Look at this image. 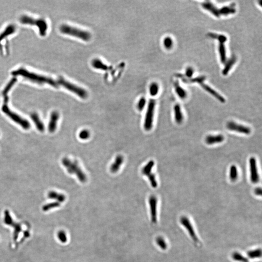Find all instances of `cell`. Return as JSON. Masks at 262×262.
<instances>
[{"label":"cell","mask_w":262,"mask_h":262,"mask_svg":"<svg viewBox=\"0 0 262 262\" xmlns=\"http://www.w3.org/2000/svg\"><path fill=\"white\" fill-rule=\"evenodd\" d=\"M58 237L59 240L62 243H66L67 241L66 234L64 231H60L58 232Z\"/></svg>","instance_id":"obj_40"},{"label":"cell","mask_w":262,"mask_h":262,"mask_svg":"<svg viewBox=\"0 0 262 262\" xmlns=\"http://www.w3.org/2000/svg\"><path fill=\"white\" fill-rule=\"evenodd\" d=\"M163 44L166 49H170L173 45V41L170 37H166L164 39Z\"/></svg>","instance_id":"obj_37"},{"label":"cell","mask_w":262,"mask_h":262,"mask_svg":"<svg viewBox=\"0 0 262 262\" xmlns=\"http://www.w3.org/2000/svg\"><path fill=\"white\" fill-rule=\"evenodd\" d=\"M208 35L210 38H213L214 39H217L219 41V43H225V42L227 41V38L223 35H219V34L214 33H209Z\"/></svg>","instance_id":"obj_30"},{"label":"cell","mask_w":262,"mask_h":262,"mask_svg":"<svg viewBox=\"0 0 262 262\" xmlns=\"http://www.w3.org/2000/svg\"><path fill=\"white\" fill-rule=\"evenodd\" d=\"M146 103V100L144 98H141L138 103L137 108L139 111H141L143 110Z\"/></svg>","instance_id":"obj_39"},{"label":"cell","mask_w":262,"mask_h":262,"mask_svg":"<svg viewBox=\"0 0 262 262\" xmlns=\"http://www.w3.org/2000/svg\"><path fill=\"white\" fill-rule=\"evenodd\" d=\"M194 73L193 69L191 67H188L187 68L185 72V76H187V78H191Z\"/></svg>","instance_id":"obj_41"},{"label":"cell","mask_w":262,"mask_h":262,"mask_svg":"<svg viewBox=\"0 0 262 262\" xmlns=\"http://www.w3.org/2000/svg\"><path fill=\"white\" fill-rule=\"evenodd\" d=\"M90 137V132L88 130L84 129L80 131L79 134V137L83 140H86Z\"/></svg>","instance_id":"obj_35"},{"label":"cell","mask_w":262,"mask_h":262,"mask_svg":"<svg viewBox=\"0 0 262 262\" xmlns=\"http://www.w3.org/2000/svg\"><path fill=\"white\" fill-rule=\"evenodd\" d=\"M180 223L184 226L187 231L191 239L193 240L195 244H198L199 242V238L198 237L196 232L195 231L193 226L192 225L190 220L187 216H181L180 219Z\"/></svg>","instance_id":"obj_9"},{"label":"cell","mask_w":262,"mask_h":262,"mask_svg":"<svg viewBox=\"0 0 262 262\" xmlns=\"http://www.w3.org/2000/svg\"><path fill=\"white\" fill-rule=\"evenodd\" d=\"M247 254L250 259L261 258L262 256V250L261 249H257L251 250L248 252Z\"/></svg>","instance_id":"obj_28"},{"label":"cell","mask_w":262,"mask_h":262,"mask_svg":"<svg viewBox=\"0 0 262 262\" xmlns=\"http://www.w3.org/2000/svg\"><path fill=\"white\" fill-rule=\"evenodd\" d=\"M232 258L235 261L239 262H249L247 258L244 256L240 253L234 252L232 254Z\"/></svg>","instance_id":"obj_32"},{"label":"cell","mask_w":262,"mask_h":262,"mask_svg":"<svg viewBox=\"0 0 262 262\" xmlns=\"http://www.w3.org/2000/svg\"><path fill=\"white\" fill-rule=\"evenodd\" d=\"M154 164V161L150 160L142 169L141 172L144 175L146 176L148 178L151 187L156 188L158 186V183L156 179V175L152 172Z\"/></svg>","instance_id":"obj_8"},{"label":"cell","mask_w":262,"mask_h":262,"mask_svg":"<svg viewBox=\"0 0 262 262\" xmlns=\"http://www.w3.org/2000/svg\"><path fill=\"white\" fill-rule=\"evenodd\" d=\"M48 197L50 199L56 200L58 203H63L66 200V196L64 195L53 191L48 193Z\"/></svg>","instance_id":"obj_23"},{"label":"cell","mask_w":262,"mask_h":262,"mask_svg":"<svg viewBox=\"0 0 262 262\" xmlns=\"http://www.w3.org/2000/svg\"><path fill=\"white\" fill-rule=\"evenodd\" d=\"M4 222L7 225L12 226L14 228V239L16 240L18 238L20 232H21V227L20 226L18 225L17 223H16L13 221L12 219L11 218V216L9 214V213L7 210L5 211L4 212Z\"/></svg>","instance_id":"obj_12"},{"label":"cell","mask_w":262,"mask_h":262,"mask_svg":"<svg viewBox=\"0 0 262 262\" xmlns=\"http://www.w3.org/2000/svg\"><path fill=\"white\" fill-rule=\"evenodd\" d=\"M174 87L176 93L179 98L182 99H185L187 96V92L183 88L180 86L178 81L175 82Z\"/></svg>","instance_id":"obj_25"},{"label":"cell","mask_w":262,"mask_h":262,"mask_svg":"<svg viewBox=\"0 0 262 262\" xmlns=\"http://www.w3.org/2000/svg\"><path fill=\"white\" fill-rule=\"evenodd\" d=\"M57 83L58 85L59 84L69 91L77 95V96L82 99H85L88 98V92L85 89L67 81L63 77H60L57 81Z\"/></svg>","instance_id":"obj_5"},{"label":"cell","mask_w":262,"mask_h":262,"mask_svg":"<svg viewBox=\"0 0 262 262\" xmlns=\"http://www.w3.org/2000/svg\"><path fill=\"white\" fill-rule=\"evenodd\" d=\"M174 118L176 122L179 124H181L184 120V117L182 115L181 107L179 106V104H176L174 106Z\"/></svg>","instance_id":"obj_22"},{"label":"cell","mask_w":262,"mask_h":262,"mask_svg":"<svg viewBox=\"0 0 262 262\" xmlns=\"http://www.w3.org/2000/svg\"><path fill=\"white\" fill-rule=\"evenodd\" d=\"M200 86L205 90L207 92H208L209 93L212 95L214 97L216 98L217 100H219L220 103H225V99L221 95H220L218 93V92L214 90L213 88L207 85L206 84H204L203 83H200Z\"/></svg>","instance_id":"obj_18"},{"label":"cell","mask_w":262,"mask_h":262,"mask_svg":"<svg viewBox=\"0 0 262 262\" xmlns=\"http://www.w3.org/2000/svg\"><path fill=\"white\" fill-rule=\"evenodd\" d=\"M4 98V103L2 107V111L3 112L6 114L9 118H10L13 122L20 126L22 128L25 130L29 129L31 126L29 122L24 118H22V117H20L17 114L11 111L7 106L8 98L7 96Z\"/></svg>","instance_id":"obj_3"},{"label":"cell","mask_w":262,"mask_h":262,"mask_svg":"<svg viewBox=\"0 0 262 262\" xmlns=\"http://www.w3.org/2000/svg\"><path fill=\"white\" fill-rule=\"evenodd\" d=\"M149 90H150V93L151 95L152 96H156L158 94V91H159V86L156 83H153L150 85Z\"/></svg>","instance_id":"obj_34"},{"label":"cell","mask_w":262,"mask_h":262,"mask_svg":"<svg viewBox=\"0 0 262 262\" xmlns=\"http://www.w3.org/2000/svg\"><path fill=\"white\" fill-rule=\"evenodd\" d=\"M236 61H237L236 57L235 56H232L230 59L226 62L225 67L222 70V75H227L228 74L229 72H230L232 66L235 64Z\"/></svg>","instance_id":"obj_24"},{"label":"cell","mask_w":262,"mask_h":262,"mask_svg":"<svg viewBox=\"0 0 262 262\" xmlns=\"http://www.w3.org/2000/svg\"><path fill=\"white\" fill-rule=\"evenodd\" d=\"M16 79L14 78L12 80H11V81L10 82L8 83V85H7V87H6V88H4V90H3V92H2L3 95L4 96V97H7V94L8 93V91L10 90L11 88L13 87V85H14V84L16 83Z\"/></svg>","instance_id":"obj_36"},{"label":"cell","mask_w":262,"mask_h":262,"mask_svg":"<svg viewBox=\"0 0 262 262\" xmlns=\"http://www.w3.org/2000/svg\"><path fill=\"white\" fill-rule=\"evenodd\" d=\"M238 170L237 167L235 165H232L231 166L229 171V177L230 180L232 182H235L237 179Z\"/></svg>","instance_id":"obj_27"},{"label":"cell","mask_w":262,"mask_h":262,"mask_svg":"<svg viewBox=\"0 0 262 262\" xmlns=\"http://www.w3.org/2000/svg\"><path fill=\"white\" fill-rule=\"evenodd\" d=\"M224 140V137L222 135H208L205 138L206 143L209 145L220 143Z\"/></svg>","instance_id":"obj_16"},{"label":"cell","mask_w":262,"mask_h":262,"mask_svg":"<svg viewBox=\"0 0 262 262\" xmlns=\"http://www.w3.org/2000/svg\"><path fill=\"white\" fill-rule=\"evenodd\" d=\"M124 162V157L122 155H118L115 158V160L110 168V170L112 173H116L119 172L122 165Z\"/></svg>","instance_id":"obj_17"},{"label":"cell","mask_w":262,"mask_h":262,"mask_svg":"<svg viewBox=\"0 0 262 262\" xmlns=\"http://www.w3.org/2000/svg\"><path fill=\"white\" fill-rule=\"evenodd\" d=\"M157 244L159 247L161 249L163 250H166L168 248V244L166 241L162 237H159L156 239Z\"/></svg>","instance_id":"obj_33"},{"label":"cell","mask_w":262,"mask_h":262,"mask_svg":"<svg viewBox=\"0 0 262 262\" xmlns=\"http://www.w3.org/2000/svg\"><path fill=\"white\" fill-rule=\"evenodd\" d=\"M92 65L94 68L97 69H100L103 70H106L108 69L107 66L105 65L103 63L98 59H96L93 60Z\"/></svg>","instance_id":"obj_29"},{"label":"cell","mask_w":262,"mask_h":262,"mask_svg":"<svg viewBox=\"0 0 262 262\" xmlns=\"http://www.w3.org/2000/svg\"><path fill=\"white\" fill-rule=\"evenodd\" d=\"M149 205L150 207V211L151 215V221L153 223L157 222V203L158 200L155 196H151L149 198Z\"/></svg>","instance_id":"obj_13"},{"label":"cell","mask_w":262,"mask_h":262,"mask_svg":"<svg viewBox=\"0 0 262 262\" xmlns=\"http://www.w3.org/2000/svg\"><path fill=\"white\" fill-rule=\"evenodd\" d=\"M224 44L223 43H219V53L220 60L222 63H225L226 61V51Z\"/></svg>","instance_id":"obj_26"},{"label":"cell","mask_w":262,"mask_h":262,"mask_svg":"<svg viewBox=\"0 0 262 262\" xmlns=\"http://www.w3.org/2000/svg\"><path fill=\"white\" fill-rule=\"evenodd\" d=\"M12 75L14 76H22L25 78L29 79L33 82L38 84H47L54 88H58V83L52 79L45 77L43 76L37 75L35 73L30 72L25 69H18L12 72Z\"/></svg>","instance_id":"obj_1"},{"label":"cell","mask_w":262,"mask_h":262,"mask_svg":"<svg viewBox=\"0 0 262 262\" xmlns=\"http://www.w3.org/2000/svg\"><path fill=\"white\" fill-rule=\"evenodd\" d=\"M176 76H178L180 78H181L183 82L185 83H187V84L188 83L190 84V83H199V84H200V83H203V82L205 81L206 79V77L204 76H199V77H196V78H185L184 77V76L182 75H181V74L176 75Z\"/></svg>","instance_id":"obj_19"},{"label":"cell","mask_w":262,"mask_h":262,"mask_svg":"<svg viewBox=\"0 0 262 262\" xmlns=\"http://www.w3.org/2000/svg\"><path fill=\"white\" fill-rule=\"evenodd\" d=\"M31 118L33 122L35 123L37 129L41 132H43L45 129L44 125L38 114L36 113H33L31 114Z\"/></svg>","instance_id":"obj_20"},{"label":"cell","mask_w":262,"mask_h":262,"mask_svg":"<svg viewBox=\"0 0 262 262\" xmlns=\"http://www.w3.org/2000/svg\"><path fill=\"white\" fill-rule=\"evenodd\" d=\"M254 193H255V195H256L257 196H261V195H262V189H261V188L258 187L256 188V189H255V191H254Z\"/></svg>","instance_id":"obj_42"},{"label":"cell","mask_w":262,"mask_h":262,"mask_svg":"<svg viewBox=\"0 0 262 262\" xmlns=\"http://www.w3.org/2000/svg\"><path fill=\"white\" fill-rule=\"evenodd\" d=\"M62 164L68 173L75 175L79 181L82 183L87 182V175L79 166L78 162L76 160H72L67 157H64L62 160Z\"/></svg>","instance_id":"obj_2"},{"label":"cell","mask_w":262,"mask_h":262,"mask_svg":"<svg viewBox=\"0 0 262 262\" xmlns=\"http://www.w3.org/2000/svg\"><path fill=\"white\" fill-rule=\"evenodd\" d=\"M60 30L63 34L79 38L85 41H89L91 37V34L89 32L69 25H62L60 27Z\"/></svg>","instance_id":"obj_4"},{"label":"cell","mask_w":262,"mask_h":262,"mask_svg":"<svg viewBox=\"0 0 262 262\" xmlns=\"http://www.w3.org/2000/svg\"><path fill=\"white\" fill-rule=\"evenodd\" d=\"M250 181L253 184H257L260 181V176L257 166L256 160L254 157H251L249 159Z\"/></svg>","instance_id":"obj_10"},{"label":"cell","mask_w":262,"mask_h":262,"mask_svg":"<svg viewBox=\"0 0 262 262\" xmlns=\"http://www.w3.org/2000/svg\"><path fill=\"white\" fill-rule=\"evenodd\" d=\"M203 8L212 14L214 16L219 17L220 16L219 10L216 6L209 1H205L202 4Z\"/></svg>","instance_id":"obj_15"},{"label":"cell","mask_w":262,"mask_h":262,"mask_svg":"<svg viewBox=\"0 0 262 262\" xmlns=\"http://www.w3.org/2000/svg\"><path fill=\"white\" fill-rule=\"evenodd\" d=\"M59 119V114L54 111L51 113L50 117V122L48 125V130L51 133L54 132L56 130L57 123Z\"/></svg>","instance_id":"obj_14"},{"label":"cell","mask_w":262,"mask_h":262,"mask_svg":"<svg viewBox=\"0 0 262 262\" xmlns=\"http://www.w3.org/2000/svg\"><path fill=\"white\" fill-rule=\"evenodd\" d=\"M156 105V100L151 99L149 101L144 123V128L146 131H151L153 128Z\"/></svg>","instance_id":"obj_7"},{"label":"cell","mask_w":262,"mask_h":262,"mask_svg":"<svg viewBox=\"0 0 262 262\" xmlns=\"http://www.w3.org/2000/svg\"><path fill=\"white\" fill-rule=\"evenodd\" d=\"M20 21L21 23L25 25H36L39 29V34L41 36H45L47 30V24L46 21L42 19L36 20L30 17L23 16L20 17Z\"/></svg>","instance_id":"obj_6"},{"label":"cell","mask_w":262,"mask_h":262,"mask_svg":"<svg viewBox=\"0 0 262 262\" xmlns=\"http://www.w3.org/2000/svg\"><path fill=\"white\" fill-rule=\"evenodd\" d=\"M60 206V203L58 202H55V203H50L48 204H46L45 206L43 207V210L44 211H48L49 210L52 208H56Z\"/></svg>","instance_id":"obj_38"},{"label":"cell","mask_w":262,"mask_h":262,"mask_svg":"<svg viewBox=\"0 0 262 262\" xmlns=\"http://www.w3.org/2000/svg\"><path fill=\"white\" fill-rule=\"evenodd\" d=\"M235 6V4H232L230 6L222 7L221 8L219 9L220 15L228 16L230 14L235 13L236 12Z\"/></svg>","instance_id":"obj_21"},{"label":"cell","mask_w":262,"mask_h":262,"mask_svg":"<svg viewBox=\"0 0 262 262\" xmlns=\"http://www.w3.org/2000/svg\"><path fill=\"white\" fill-rule=\"evenodd\" d=\"M15 31V27L14 26L10 25L7 27V28L4 30V32L0 35V41L4 39L6 37L13 34Z\"/></svg>","instance_id":"obj_31"},{"label":"cell","mask_w":262,"mask_h":262,"mask_svg":"<svg viewBox=\"0 0 262 262\" xmlns=\"http://www.w3.org/2000/svg\"><path fill=\"white\" fill-rule=\"evenodd\" d=\"M226 127L228 130L234 131L245 135H250L251 133V129L246 126L238 124L235 122H229L227 123Z\"/></svg>","instance_id":"obj_11"}]
</instances>
